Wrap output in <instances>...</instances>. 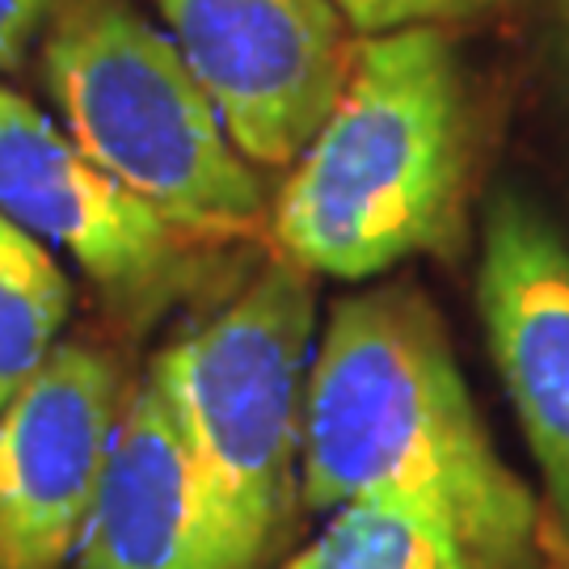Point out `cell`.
<instances>
[{
	"mask_svg": "<svg viewBox=\"0 0 569 569\" xmlns=\"http://www.w3.org/2000/svg\"><path fill=\"white\" fill-rule=\"evenodd\" d=\"M127 397L114 355L60 342L0 409V569L77 552Z\"/></svg>",
	"mask_w": 569,
	"mask_h": 569,
	"instance_id": "8992f818",
	"label": "cell"
},
{
	"mask_svg": "<svg viewBox=\"0 0 569 569\" xmlns=\"http://www.w3.org/2000/svg\"><path fill=\"white\" fill-rule=\"evenodd\" d=\"M333 4L355 34L376 39V34H397V30H413V26L443 30V21L486 18L510 0H333Z\"/></svg>",
	"mask_w": 569,
	"mask_h": 569,
	"instance_id": "7c38bea8",
	"label": "cell"
},
{
	"mask_svg": "<svg viewBox=\"0 0 569 569\" xmlns=\"http://www.w3.org/2000/svg\"><path fill=\"white\" fill-rule=\"evenodd\" d=\"M77 569H258L152 380L122 406Z\"/></svg>",
	"mask_w": 569,
	"mask_h": 569,
	"instance_id": "9c48e42d",
	"label": "cell"
},
{
	"mask_svg": "<svg viewBox=\"0 0 569 569\" xmlns=\"http://www.w3.org/2000/svg\"><path fill=\"white\" fill-rule=\"evenodd\" d=\"M72 287L56 253L0 216V409L56 350Z\"/></svg>",
	"mask_w": 569,
	"mask_h": 569,
	"instance_id": "30bf717a",
	"label": "cell"
},
{
	"mask_svg": "<svg viewBox=\"0 0 569 569\" xmlns=\"http://www.w3.org/2000/svg\"><path fill=\"white\" fill-rule=\"evenodd\" d=\"M283 569H472L435 519L406 502H342L321 536Z\"/></svg>",
	"mask_w": 569,
	"mask_h": 569,
	"instance_id": "8fae6325",
	"label": "cell"
},
{
	"mask_svg": "<svg viewBox=\"0 0 569 569\" xmlns=\"http://www.w3.org/2000/svg\"><path fill=\"white\" fill-rule=\"evenodd\" d=\"M300 498L406 502L472 569H552V531L502 465L456 367L439 312L406 283L338 300L308 363Z\"/></svg>",
	"mask_w": 569,
	"mask_h": 569,
	"instance_id": "6da1fadb",
	"label": "cell"
},
{
	"mask_svg": "<svg viewBox=\"0 0 569 569\" xmlns=\"http://www.w3.org/2000/svg\"><path fill=\"white\" fill-rule=\"evenodd\" d=\"M0 216L68 249L106 300L148 317L182 279V237L84 157L34 102L0 84Z\"/></svg>",
	"mask_w": 569,
	"mask_h": 569,
	"instance_id": "52a82bcc",
	"label": "cell"
},
{
	"mask_svg": "<svg viewBox=\"0 0 569 569\" xmlns=\"http://www.w3.org/2000/svg\"><path fill=\"white\" fill-rule=\"evenodd\" d=\"M308 279L287 258L270 262L224 312L161 350L148 371L258 566L283 536L300 486L317 326Z\"/></svg>",
	"mask_w": 569,
	"mask_h": 569,
	"instance_id": "277c9868",
	"label": "cell"
},
{
	"mask_svg": "<svg viewBox=\"0 0 569 569\" xmlns=\"http://www.w3.org/2000/svg\"><path fill=\"white\" fill-rule=\"evenodd\" d=\"M561 21H566V34H569V0H561Z\"/></svg>",
	"mask_w": 569,
	"mask_h": 569,
	"instance_id": "9a60e30c",
	"label": "cell"
},
{
	"mask_svg": "<svg viewBox=\"0 0 569 569\" xmlns=\"http://www.w3.org/2000/svg\"><path fill=\"white\" fill-rule=\"evenodd\" d=\"M477 305L498 376L545 472L569 552V244L540 207L502 194L486 220Z\"/></svg>",
	"mask_w": 569,
	"mask_h": 569,
	"instance_id": "ba28073f",
	"label": "cell"
},
{
	"mask_svg": "<svg viewBox=\"0 0 569 569\" xmlns=\"http://www.w3.org/2000/svg\"><path fill=\"white\" fill-rule=\"evenodd\" d=\"M552 569H569V552H566V545L557 540V531H552Z\"/></svg>",
	"mask_w": 569,
	"mask_h": 569,
	"instance_id": "5bb4252c",
	"label": "cell"
},
{
	"mask_svg": "<svg viewBox=\"0 0 569 569\" xmlns=\"http://www.w3.org/2000/svg\"><path fill=\"white\" fill-rule=\"evenodd\" d=\"M47 9H51V0H0V72L21 63Z\"/></svg>",
	"mask_w": 569,
	"mask_h": 569,
	"instance_id": "4fadbf2b",
	"label": "cell"
},
{
	"mask_svg": "<svg viewBox=\"0 0 569 569\" xmlns=\"http://www.w3.org/2000/svg\"><path fill=\"white\" fill-rule=\"evenodd\" d=\"M468 186V102L439 26L359 39L326 127L270 207L279 258L371 279L456 232Z\"/></svg>",
	"mask_w": 569,
	"mask_h": 569,
	"instance_id": "7a4b0ae2",
	"label": "cell"
},
{
	"mask_svg": "<svg viewBox=\"0 0 569 569\" xmlns=\"http://www.w3.org/2000/svg\"><path fill=\"white\" fill-rule=\"evenodd\" d=\"M169 39L253 169H291L338 106L355 47L333 0H157Z\"/></svg>",
	"mask_w": 569,
	"mask_h": 569,
	"instance_id": "5b68a950",
	"label": "cell"
},
{
	"mask_svg": "<svg viewBox=\"0 0 569 569\" xmlns=\"http://www.w3.org/2000/svg\"><path fill=\"white\" fill-rule=\"evenodd\" d=\"M42 77L68 140L178 232L228 237L270 211L173 39L127 0H63Z\"/></svg>",
	"mask_w": 569,
	"mask_h": 569,
	"instance_id": "3957f363",
	"label": "cell"
}]
</instances>
